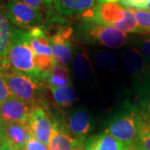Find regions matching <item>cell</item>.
Returning <instances> with one entry per match:
<instances>
[{"label":"cell","instance_id":"1f68e13d","mask_svg":"<svg viewBox=\"0 0 150 150\" xmlns=\"http://www.w3.org/2000/svg\"><path fill=\"white\" fill-rule=\"evenodd\" d=\"M1 150H23L17 147L14 144H11L5 139H1Z\"/></svg>","mask_w":150,"mask_h":150},{"label":"cell","instance_id":"9c48e42d","mask_svg":"<svg viewBox=\"0 0 150 150\" xmlns=\"http://www.w3.org/2000/svg\"><path fill=\"white\" fill-rule=\"evenodd\" d=\"M33 106L11 97L0 103V119L3 123L28 124Z\"/></svg>","mask_w":150,"mask_h":150},{"label":"cell","instance_id":"ba28073f","mask_svg":"<svg viewBox=\"0 0 150 150\" xmlns=\"http://www.w3.org/2000/svg\"><path fill=\"white\" fill-rule=\"evenodd\" d=\"M72 34L73 28L64 27L61 28L52 37H49L55 63L66 68L69 64L73 56V45L70 42Z\"/></svg>","mask_w":150,"mask_h":150},{"label":"cell","instance_id":"7402d4cb","mask_svg":"<svg viewBox=\"0 0 150 150\" xmlns=\"http://www.w3.org/2000/svg\"><path fill=\"white\" fill-rule=\"evenodd\" d=\"M113 28H116L119 29L120 31L125 33H143V31L141 30V28L139 27L135 17H134V10L131 9H125V18L123 21L115 23Z\"/></svg>","mask_w":150,"mask_h":150},{"label":"cell","instance_id":"4316f807","mask_svg":"<svg viewBox=\"0 0 150 150\" xmlns=\"http://www.w3.org/2000/svg\"><path fill=\"white\" fill-rule=\"evenodd\" d=\"M137 46L140 53L150 64V36L139 39L137 42Z\"/></svg>","mask_w":150,"mask_h":150},{"label":"cell","instance_id":"44dd1931","mask_svg":"<svg viewBox=\"0 0 150 150\" xmlns=\"http://www.w3.org/2000/svg\"><path fill=\"white\" fill-rule=\"evenodd\" d=\"M134 144L141 149L150 150V120L143 115Z\"/></svg>","mask_w":150,"mask_h":150},{"label":"cell","instance_id":"4dcf8cb0","mask_svg":"<svg viewBox=\"0 0 150 150\" xmlns=\"http://www.w3.org/2000/svg\"><path fill=\"white\" fill-rule=\"evenodd\" d=\"M26 5L32 8L35 10L39 11L42 8L44 0H22Z\"/></svg>","mask_w":150,"mask_h":150},{"label":"cell","instance_id":"484cf974","mask_svg":"<svg viewBox=\"0 0 150 150\" xmlns=\"http://www.w3.org/2000/svg\"><path fill=\"white\" fill-rule=\"evenodd\" d=\"M150 0H120V5L124 9L139 10L147 8Z\"/></svg>","mask_w":150,"mask_h":150},{"label":"cell","instance_id":"ac0fdd59","mask_svg":"<svg viewBox=\"0 0 150 150\" xmlns=\"http://www.w3.org/2000/svg\"><path fill=\"white\" fill-rule=\"evenodd\" d=\"M73 70L75 76L80 81L88 79L93 74V64L84 51H79L73 58Z\"/></svg>","mask_w":150,"mask_h":150},{"label":"cell","instance_id":"9a60e30c","mask_svg":"<svg viewBox=\"0 0 150 150\" xmlns=\"http://www.w3.org/2000/svg\"><path fill=\"white\" fill-rule=\"evenodd\" d=\"M1 131V139H5L22 149H23L28 139L31 135L28 124L18 123H3Z\"/></svg>","mask_w":150,"mask_h":150},{"label":"cell","instance_id":"3957f363","mask_svg":"<svg viewBox=\"0 0 150 150\" xmlns=\"http://www.w3.org/2000/svg\"><path fill=\"white\" fill-rule=\"evenodd\" d=\"M122 60L140 94L144 97L150 93V64L139 50L137 48L126 49L123 53Z\"/></svg>","mask_w":150,"mask_h":150},{"label":"cell","instance_id":"ffe728a7","mask_svg":"<svg viewBox=\"0 0 150 150\" xmlns=\"http://www.w3.org/2000/svg\"><path fill=\"white\" fill-rule=\"evenodd\" d=\"M49 88H58L72 84L70 81V74L69 69L55 64L54 67L50 71L47 77Z\"/></svg>","mask_w":150,"mask_h":150},{"label":"cell","instance_id":"52a82bcc","mask_svg":"<svg viewBox=\"0 0 150 150\" xmlns=\"http://www.w3.org/2000/svg\"><path fill=\"white\" fill-rule=\"evenodd\" d=\"M94 119L86 107H79L74 109L69 117L68 128L79 147L83 149L94 128Z\"/></svg>","mask_w":150,"mask_h":150},{"label":"cell","instance_id":"277c9868","mask_svg":"<svg viewBox=\"0 0 150 150\" xmlns=\"http://www.w3.org/2000/svg\"><path fill=\"white\" fill-rule=\"evenodd\" d=\"M4 75L13 97L33 106L38 105L42 95L41 81L13 70Z\"/></svg>","mask_w":150,"mask_h":150},{"label":"cell","instance_id":"7a4b0ae2","mask_svg":"<svg viewBox=\"0 0 150 150\" xmlns=\"http://www.w3.org/2000/svg\"><path fill=\"white\" fill-rule=\"evenodd\" d=\"M142 115L140 110L129 103L123 106L108 124L105 132L125 146L133 144L141 123Z\"/></svg>","mask_w":150,"mask_h":150},{"label":"cell","instance_id":"30bf717a","mask_svg":"<svg viewBox=\"0 0 150 150\" xmlns=\"http://www.w3.org/2000/svg\"><path fill=\"white\" fill-rule=\"evenodd\" d=\"M52 119L43 107L39 104L33 106L28 120V128L33 137L48 146L53 129Z\"/></svg>","mask_w":150,"mask_h":150},{"label":"cell","instance_id":"83f0119b","mask_svg":"<svg viewBox=\"0 0 150 150\" xmlns=\"http://www.w3.org/2000/svg\"><path fill=\"white\" fill-rule=\"evenodd\" d=\"M23 150H49V149L48 146L38 140L31 134L23 147Z\"/></svg>","mask_w":150,"mask_h":150},{"label":"cell","instance_id":"e0dca14e","mask_svg":"<svg viewBox=\"0 0 150 150\" xmlns=\"http://www.w3.org/2000/svg\"><path fill=\"white\" fill-rule=\"evenodd\" d=\"M125 145L106 132L93 135L86 140L83 150H123Z\"/></svg>","mask_w":150,"mask_h":150},{"label":"cell","instance_id":"cb8c5ba5","mask_svg":"<svg viewBox=\"0 0 150 150\" xmlns=\"http://www.w3.org/2000/svg\"><path fill=\"white\" fill-rule=\"evenodd\" d=\"M34 64L38 69L44 76L47 79L48 74L54 67L55 61L53 56H45V55H34Z\"/></svg>","mask_w":150,"mask_h":150},{"label":"cell","instance_id":"f1b7e54d","mask_svg":"<svg viewBox=\"0 0 150 150\" xmlns=\"http://www.w3.org/2000/svg\"><path fill=\"white\" fill-rule=\"evenodd\" d=\"M13 97L8 86L7 84L4 73L0 71V103L5 101L6 99Z\"/></svg>","mask_w":150,"mask_h":150},{"label":"cell","instance_id":"5bb4252c","mask_svg":"<svg viewBox=\"0 0 150 150\" xmlns=\"http://www.w3.org/2000/svg\"><path fill=\"white\" fill-rule=\"evenodd\" d=\"M97 2L98 0H54L56 10L66 17L83 16L97 5Z\"/></svg>","mask_w":150,"mask_h":150},{"label":"cell","instance_id":"4fadbf2b","mask_svg":"<svg viewBox=\"0 0 150 150\" xmlns=\"http://www.w3.org/2000/svg\"><path fill=\"white\" fill-rule=\"evenodd\" d=\"M48 149L49 150H77L79 147L70 134L68 126L59 122V120H56L53 124Z\"/></svg>","mask_w":150,"mask_h":150},{"label":"cell","instance_id":"8992f818","mask_svg":"<svg viewBox=\"0 0 150 150\" xmlns=\"http://www.w3.org/2000/svg\"><path fill=\"white\" fill-rule=\"evenodd\" d=\"M6 13L9 21L21 28L31 29L40 27L43 23L42 15L39 11L26 5L21 0H13L7 4Z\"/></svg>","mask_w":150,"mask_h":150},{"label":"cell","instance_id":"2e32d148","mask_svg":"<svg viewBox=\"0 0 150 150\" xmlns=\"http://www.w3.org/2000/svg\"><path fill=\"white\" fill-rule=\"evenodd\" d=\"M27 38L34 55L53 56L50 38L41 26L33 28L27 31Z\"/></svg>","mask_w":150,"mask_h":150},{"label":"cell","instance_id":"8d00e7d4","mask_svg":"<svg viewBox=\"0 0 150 150\" xmlns=\"http://www.w3.org/2000/svg\"><path fill=\"white\" fill-rule=\"evenodd\" d=\"M0 150H1V142H0Z\"/></svg>","mask_w":150,"mask_h":150},{"label":"cell","instance_id":"d4e9b609","mask_svg":"<svg viewBox=\"0 0 150 150\" xmlns=\"http://www.w3.org/2000/svg\"><path fill=\"white\" fill-rule=\"evenodd\" d=\"M136 22L143 33H150V12L147 9L134 10Z\"/></svg>","mask_w":150,"mask_h":150},{"label":"cell","instance_id":"e575fe53","mask_svg":"<svg viewBox=\"0 0 150 150\" xmlns=\"http://www.w3.org/2000/svg\"><path fill=\"white\" fill-rule=\"evenodd\" d=\"M146 9L150 12V1L149 3V4H148V6H147V8H146Z\"/></svg>","mask_w":150,"mask_h":150},{"label":"cell","instance_id":"d6a6232c","mask_svg":"<svg viewBox=\"0 0 150 150\" xmlns=\"http://www.w3.org/2000/svg\"><path fill=\"white\" fill-rule=\"evenodd\" d=\"M123 150H143V149H141L140 148L137 147V146L134 144H133L125 146V147H124V149H123Z\"/></svg>","mask_w":150,"mask_h":150},{"label":"cell","instance_id":"f546056e","mask_svg":"<svg viewBox=\"0 0 150 150\" xmlns=\"http://www.w3.org/2000/svg\"><path fill=\"white\" fill-rule=\"evenodd\" d=\"M140 112L146 118L150 120V93L143 97L140 101Z\"/></svg>","mask_w":150,"mask_h":150},{"label":"cell","instance_id":"6da1fadb","mask_svg":"<svg viewBox=\"0 0 150 150\" xmlns=\"http://www.w3.org/2000/svg\"><path fill=\"white\" fill-rule=\"evenodd\" d=\"M11 70L29 76L34 79H45L34 64V53L28 42L27 31L14 28L8 49Z\"/></svg>","mask_w":150,"mask_h":150},{"label":"cell","instance_id":"603a6c76","mask_svg":"<svg viewBox=\"0 0 150 150\" xmlns=\"http://www.w3.org/2000/svg\"><path fill=\"white\" fill-rule=\"evenodd\" d=\"M95 60L100 68L105 69H114L118 63L117 56L108 51H98L95 55Z\"/></svg>","mask_w":150,"mask_h":150},{"label":"cell","instance_id":"5b68a950","mask_svg":"<svg viewBox=\"0 0 150 150\" xmlns=\"http://www.w3.org/2000/svg\"><path fill=\"white\" fill-rule=\"evenodd\" d=\"M88 39L109 48H119L128 42V34L113 27L89 23L83 26Z\"/></svg>","mask_w":150,"mask_h":150},{"label":"cell","instance_id":"8fae6325","mask_svg":"<svg viewBox=\"0 0 150 150\" xmlns=\"http://www.w3.org/2000/svg\"><path fill=\"white\" fill-rule=\"evenodd\" d=\"M125 18V9L115 3L97 4L93 10L90 23L112 27L115 23L123 21Z\"/></svg>","mask_w":150,"mask_h":150},{"label":"cell","instance_id":"d590c367","mask_svg":"<svg viewBox=\"0 0 150 150\" xmlns=\"http://www.w3.org/2000/svg\"><path fill=\"white\" fill-rule=\"evenodd\" d=\"M1 137H2V131H1V124H0V142H1Z\"/></svg>","mask_w":150,"mask_h":150},{"label":"cell","instance_id":"836d02e7","mask_svg":"<svg viewBox=\"0 0 150 150\" xmlns=\"http://www.w3.org/2000/svg\"><path fill=\"white\" fill-rule=\"evenodd\" d=\"M120 0H98V4H104V3H115L117 4Z\"/></svg>","mask_w":150,"mask_h":150},{"label":"cell","instance_id":"d6986e66","mask_svg":"<svg viewBox=\"0 0 150 150\" xmlns=\"http://www.w3.org/2000/svg\"><path fill=\"white\" fill-rule=\"evenodd\" d=\"M55 103L61 108H68L71 107L77 100V93L72 84L58 87L49 88Z\"/></svg>","mask_w":150,"mask_h":150},{"label":"cell","instance_id":"7c38bea8","mask_svg":"<svg viewBox=\"0 0 150 150\" xmlns=\"http://www.w3.org/2000/svg\"><path fill=\"white\" fill-rule=\"evenodd\" d=\"M13 28L7 16L6 10L0 6V71L4 74L10 72L8 49L13 33Z\"/></svg>","mask_w":150,"mask_h":150}]
</instances>
